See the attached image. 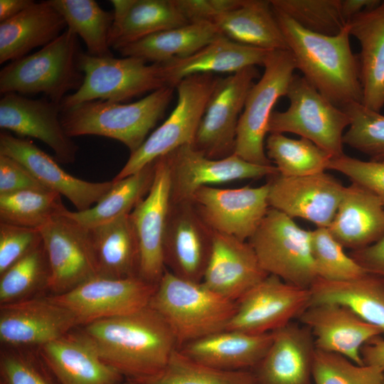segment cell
Returning a JSON list of instances; mask_svg holds the SVG:
<instances>
[{"mask_svg":"<svg viewBox=\"0 0 384 384\" xmlns=\"http://www.w3.org/2000/svg\"><path fill=\"white\" fill-rule=\"evenodd\" d=\"M349 33L361 45L358 55L362 104L375 112L384 107V1L351 18Z\"/></svg>","mask_w":384,"mask_h":384,"instance_id":"f546056e","label":"cell"},{"mask_svg":"<svg viewBox=\"0 0 384 384\" xmlns=\"http://www.w3.org/2000/svg\"><path fill=\"white\" fill-rule=\"evenodd\" d=\"M312 380L314 384H384V373L377 367L358 365L341 354L316 348Z\"/></svg>","mask_w":384,"mask_h":384,"instance_id":"bcb514c9","label":"cell"},{"mask_svg":"<svg viewBox=\"0 0 384 384\" xmlns=\"http://www.w3.org/2000/svg\"><path fill=\"white\" fill-rule=\"evenodd\" d=\"M328 229L343 247H366L384 235V206L371 192L351 183L345 186Z\"/></svg>","mask_w":384,"mask_h":384,"instance_id":"83f0119b","label":"cell"},{"mask_svg":"<svg viewBox=\"0 0 384 384\" xmlns=\"http://www.w3.org/2000/svg\"><path fill=\"white\" fill-rule=\"evenodd\" d=\"M380 0H341V10L343 18L348 22L356 15L380 3Z\"/></svg>","mask_w":384,"mask_h":384,"instance_id":"11a10c76","label":"cell"},{"mask_svg":"<svg viewBox=\"0 0 384 384\" xmlns=\"http://www.w3.org/2000/svg\"><path fill=\"white\" fill-rule=\"evenodd\" d=\"M28 190H48L20 162L0 154V195Z\"/></svg>","mask_w":384,"mask_h":384,"instance_id":"f907efd6","label":"cell"},{"mask_svg":"<svg viewBox=\"0 0 384 384\" xmlns=\"http://www.w3.org/2000/svg\"><path fill=\"white\" fill-rule=\"evenodd\" d=\"M244 0H174L188 23L212 21L218 16L239 7Z\"/></svg>","mask_w":384,"mask_h":384,"instance_id":"816d5d0a","label":"cell"},{"mask_svg":"<svg viewBox=\"0 0 384 384\" xmlns=\"http://www.w3.org/2000/svg\"><path fill=\"white\" fill-rule=\"evenodd\" d=\"M60 112V104L46 97L34 100L8 93L0 100V127L41 141L54 151L58 161L71 164L78 147L65 132Z\"/></svg>","mask_w":384,"mask_h":384,"instance_id":"44dd1931","label":"cell"},{"mask_svg":"<svg viewBox=\"0 0 384 384\" xmlns=\"http://www.w3.org/2000/svg\"><path fill=\"white\" fill-rule=\"evenodd\" d=\"M81 51L78 36L66 28L37 52L4 66L0 71L1 94L43 93L60 104L69 92L77 91L83 83L85 75L78 63Z\"/></svg>","mask_w":384,"mask_h":384,"instance_id":"5b68a950","label":"cell"},{"mask_svg":"<svg viewBox=\"0 0 384 384\" xmlns=\"http://www.w3.org/2000/svg\"><path fill=\"white\" fill-rule=\"evenodd\" d=\"M269 185L236 188L203 186L192 201L214 232L247 241L267 210Z\"/></svg>","mask_w":384,"mask_h":384,"instance_id":"e0dca14e","label":"cell"},{"mask_svg":"<svg viewBox=\"0 0 384 384\" xmlns=\"http://www.w3.org/2000/svg\"><path fill=\"white\" fill-rule=\"evenodd\" d=\"M114 21L110 33L111 48H119L143 38L188 22L174 0H112Z\"/></svg>","mask_w":384,"mask_h":384,"instance_id":"1f68e13d","label":"cell"},{"mask_svg":"<svg viewBox=\"0 0 384 384\" xmlns=\"http://www.w3.org/2000/svg\"><path fill=\"white\" fill-rule=\"evenodd\" d=\"M286 96L289 106L284 112H272L269 133H294L311 141L332 158L343 156V132L351 122L347 113L299 75H294Z\"/></svg>","mask_w":384,"mask_h":384,"instance_id":"ba28073f","label":"cell"},{"mask_svg":"<svg viewBox=\"0 0 384 384\" xmlns=\"http://www.w3.org/2000/svg\"><path fill=\"white\" fill-rule=\"evenodd\" d=\"M367 272L384 277V235L375 243L348 254Z\"/></svg>","mask_w":384,"mask_h":384,"instance_id":"f5cc1de1","label":"cell"},{"mask_svg":"<svg viewBox=\"0 0 384 384\" xmlns=\"http://www.w3.org/2000/svg\"><path fill=\"white\" fill-rule=\"evenodd\" d=\"M212 22L225 37L267 51L289 50L270 1L244 0Z\"/></svg>","mask_w":384,"mask_h":384,"instance_id":"d6a6232c","label":"cell"},{"mask_svg":"<svg viewBox=\"0 0 384 384\" xmlns=\"http://www.w3.org/2000/svg\"><path fill=\"white\" fill-rule=\"evenodd\" d=\"M60 384H121L122 375L100 356L80 329L36 348Z\"/></svg>","mask_w":384,"mask_h":384,"instance_id":"cb8c5ba5","label":"cell"},{"mask_svg":"<svg viewBox=\"0 0 384 384\" xmlns=\"http://www.w3.org/2000/svg\"><path fill=\"white\" fill-rule=\"evenodd\" d=\"M258 76L257 68L250 66L219 78L193 142L195 149L214 159L233 154L240 117Z\"/></svg>","mask_w":384,"mask_h":384,"instance_id":"7c38bea8","label":"cell"},{"mask_svg":"<svg viewBox=\"0 0 384 384\" xmlns=\"http://www.w3.org/2000/svg\"><path fill=\"white\" fill-rule=\"evenodd\" d=\"M174 87L166 86L131 103L96 100L61 109L60 120L70 137L97 135L117 140L130 154L137 151L164 116Z\"/></svg>","mask_w":384,"mask_h":384,"instance_id":"3957f363","label":"cell"},{"mask_svg":"<svg viewBox=\"0 0 384 384\" xmlns=\"http://www.w3.org/2000/svg\"><path fill=\"white\" fill-rule=\"evenodd\" d=\"M65 212L39 229L50 267L47 286L49 295L65 293L97 276L89 228Z\"/></svg>","mask_w":384,"mask_h":384,"instance_id":"8fae6325","label":"cell"},{"mask_svg":"<svg viewBox=\"0 0 384 384\" xmlns=\"http://www.w3.org/2000/svg\"><path fill=\"white\" fill-rule=\"evenodd\" d=\"M351 122L343 142L370 160L384 159V115L362 103L353 102L343 108Z\"/></svg>","mask_w":384,"mask_h":384,"instance_id":"f6af8a7d","label":"cell"},{"mask_svg":"<svg viewBox=\"0 0 384 384\" xmlns=\"http://www.w3.org/2000/svg\"><path fill=\"white\" fill-rule=\"evenodd\" d=\"M267 275L248 241L215 232L211 255L202 280L206 286L237 302Z\"/></svg>","mask_w":384,"mask_h":384,"instance_id":"484cf974","label":"cell"},{"mask_svg":"<svg viewBox=\"0 0 384 384\" xmlns=\"http://www.w3.org/2000/svg\"><path fill=\"white\" fill-rule=\"evenodd\" d=\"M149 305L169 326L179 348L225 330L237 302L215 293L202 282L181 279L166 269Z\"/></svg>","mask_w":384,"mask_h":384,"instance_id":"277c9868","label":"cell"},{"mask_svg":"<svg viewBox=\"0 0 384 384\" xmlns=\"http://www.w3.org/2000/svg\"><path fill=\"white\" fill-rule=\"evenodd\" d=\"M262 269L287 283L309 289L317 279L311 248V230L270 208L247 240Z\"/></svg>","mask_w":384,"mask_h":384,"instance_id":"30bf717a","label":"cell"},{"mask_svg":"<svg viewBox=\"0 0 384 384\" xmlns=\"http://www.w3.org/2000/svg\"><path fill=\"white\" fill-rule=\"evenodd\" d=\"M170 194V171L164 155L155 160L154 178L148 194L129 214L139 245L138 276L154 284L166 269L163 245Z\"/></svg>","mask_w":384,"mask_h":384,"instance_id":"d6986e66","label":"cell"},{"mask_svg":"<svg viewBox=\"0 0 384 384\" xmlns=\"http://www.w3.org/2000/svg\"><path fill=\"white\" fill-rule=\"evenodd\" d=\"M272 334L267 351L252 369L256 384H311L316 346L311 330L292 321Z\"/></svg>","mask_w":384,"mask_h":384,"instance_id":"d4e9b609","label":"cell"},{"mask_svg":"<svg viewBox=\"0 0 384 384\" xmlns=\"http://www.w3.org/2000/svg\"><path fill=\"white\" fill-rule=\"evenodd\" d=\"M156 286L139 277L112 279L96 276L69 292L47 296L71 311L78 326H83L143 309L149 305Z\"/></svg>","mask_w":384,"mask_h":384,"instance_id":"4fadbf2b","label":"cell"},{"mask_svg":"<svg viewBox=\"0 0 384 384\" xmlns=\"http://www.w3.org/2000/svg\"><path fill=\"white\" fill-rule=\"evenodd\" d=\"M33 2V0H0V23L18 14Z\"/></svg>","mask_w":384,"mask_h":384,"instance_id":"9f6ffc18","label":"cell"},{"mask_svg":"<svg viewBox=\"0 0 384 384\" xmlns=\"http://www.w3.org/2000/svg\"><path fill=\"white\" fill-rule=\"evenodd\" d=\"M121 384H140L137 382L125 379Z\"/></svg>","mask_w":384,"mask_h":384,"instance_id":"6f0895ef","label":"cell"},{"mask_svg":"<svg viewBox=\"0 0 384 384\" xmlns=\"http://www.w3.org/2000/svg\"><path fill=\"white\" fill-rule=\"evenodd\" d=\"M260 79L251 87L240 117L234 154L255 164L273 165L265 151V137L277 101L286 96L296 69L289 50L270 51Z\"/></svg>","mask_w":384,"mask_h":384,"instance_id":"9c48e42d","label":"cell"},{"mask_svg":"<svg viewBox=\"0 0 384 384\" xmlns=\"http://www.w3.org/2000/svg\"><path fill=\"white\" fill-rule=\"evenodd\" d=\"M78 63L83 83L63 100L61 109L96 100L123 103L167 86L161 64L149 65L141 58H98L82 50Z\"/></svg>","mask_w":384,"mask_h":384,"instance_id":"8992f818","label":"cell"},{"mask_svg":"<svg viewBox=\"0 0 384 384\" xmlns=\"http://www.w3.org/2000/svg\"><path fill=\"white\" fill-rule=\"evenodd\" d=\"M170 171V203L192 201L203 186L242 179H257L279 174L276 166L250 163L235 154L210 159L192 144L178 147L165 155Z\"/></svg>","mask_w":384,"mask_h":384,"instance_id":"5bb4252c","label":"cell"},{"mask_svg":"<svg viewBox=\"0 0 384 384\" xmlns=\"http://www.w3.org/2000/svg\"><path fill=\"white\" fill-rule=\"evenodd\" d=\"M67 27L61 14L47 1L33 2L15 16L0 23V63L45 46Z\"/></svg>","mask_w":384,"mask_h":384,"instance_id":"4dcf8cb0","label":"cell"},{"mask_svg":"<svg viewBox=\"0 0 384 384\" xmlns=\"http://www.w3.org/2000/svg\"><path fill=\"white\" fill-rule=\"evenodd\" d=\"M298 319L311 331L316 349L341 354L363 365L361 348L383 331L348 307L336 303L311 304Z\"/></svg>","mask_w":384,"mask_h":384,"instance_id":"603a6c76","label":"cell"},{"mask_svg":"<svg viewBox=\"0 0 384 384\" xmlns=\"http://www.w3.org/2000/svg\"><path fill=\"white\" fill-rule=\"evenodd\" d=\"M266 154L279 175L299 177L325 172L332 156L311 141L292 139L279 133H269Z\"/></svg>","mask_w":384,"mask_h":384,"instance_id":"f35d334b","label":"cell"},{"mask_svg":"<svg viewBox=\"0 0 384 384\" xmlns=\"http://www.w3.org/2000/svg\"><path fill=\"white\" fill-rule=\"evenodd\" d=\"M63 17L67 28L80 36L87 53L95 57H113L109 45L113 12L104 10L94 0H48Z\"/></svg>","mask_w":384,"mask_h":384,"instance_id":"74e56055","label":"cell"},{"mask_svg":"<svg viewBox=\"0 0 384 384\" xmlns=\"http://www.w3.org/2000/svg\"><path fill=\"white\" fill-rule=\"evenodd\" d=\"M220 36L212 21L188 23L149 35L117 51L124 57L159 63L187 57Z\"/></svg>","mask_w":384,"mask_h":384,"instance_id":"d590c367","label":"cell"},{"mask_svg":"<svg viewBox=\"0 0 384 384\" xmlns=\"http://www.w3.org/2000/svg\"><path fill=\"white\" fill-rule=\"evenodd\" d=\"M328 169L347 176L375 195L384 206V159L364 161L346 155L332 158Z\"/></svg>","mask_w":384,"mask_h":384,"instance_id":"c3c4849f","label":"cell"},{"mask_svg":"<svg viewBox=\"0 0 384 384\" xmlns=\"http://www.w3.org/2000/svg\"><path fill=\"white\" fill-rule=\"evenodd\" d=\"M309 291L311 304L336 303L346 306L364 321L378 326L384 334V277L368 272L345 282L317 277Z\"/></svg>","mask_w":384,"mask_h":384,"instance_id":"e575fe53","label":"cell"},{"mask_svg":"<svg viewBox=\"0 0 384 384\" xmlns=\"http://www.w3.org/2000/svg\"><path fill=\"white\" fill-rule=\"evenodd\" d=\"M0 384H60L36 348L2 347Z\"/></svg>","mask_w":384,"mask_h":384,"instance_id":"7dc6e473","label":"cell"},{"mask_svg":"<svg viewBox=\"0 0 384 384\" xmlns=\"http://www.w3.org/2000/svg\"><path fill=\"white\" fill-rule=\"evenodd\" d=\"M269 52L220 36L187 57L159 63L166 85L175 88L180 81L191 75L233 74L247 67L263 66Z\"/></svg>","mask_w":384,"mask_h":384,"instance_id":"4316f807","label":"cell"},{"mask_svg":"<svg viewBox=\"0 0 384 384\" xmlns=\"http://www.w3.org/2000/svg\"><path fill=\"white\" fill-rule=\"evenodd\" d=\"M281 11L303 28L311 32L335 36L346 25L341 0H271Z\"/></svg>","mask_w":384,"mask_h":384,"instance_id":"ee69618b","label":"cell"},{"mask_svg":"<svg viewBox=\"0 0 384 384\" xmlns=\"http://www.w3.org/2000/svg\"><path fill=\"white\" fill-rule=\"evenodd\" d=\"M154 175L155 160L127 177L113 178L111 189L90 208L82 211L66 210L65 214L87 228L129 215L148 194Z\"/></svg>","mask_w":384,"mask_h":384,"instance_id":"8d00e7d4","label":"cell"},{"mask_svg":"<svg viewBox=\"0 0 384 384\" xmlns=\"http://www.w3.org/2000/svg\"><path fill=\"white\" fill-rule=\"evenodd\" d=\"M364 364L377 367L384 373V339L375 338L361 348Z\"/></svg>","mask_w":384,"mask_h":384,"instance_id":"db71d44e","label":"cell"},{"mask_svg":"<svg viewBox=\"0 0 384 384\" xmlns=\"http://www.w3.org/2000/svg\"><path fill=\"white\" fill-rule=\"evenodd\" d=\"M89 230L97 276L112 279L139 277V245L129 214Z\"/></svg>","mask_w":384,"mask_h":384,"instance_id":"836d02e7","label":"cell"},{"mask_svg":"<svg viewBox=\"0 0 384 384\" xmlns=\"http://www.w3.org/2000/svg\"><path fill=\"white\" fill-rule=\"evenodd\" d=\"M81 330L100 358L131 380L159 373L178 348L169 326L149 305L131 314L91 322Z\"/></svg>","mask_w":384,"mask_h":384,"instance_id":"6da1fadb","label":"cell"},{"mask_svg":"<svg viewBox=\"0 0 384 384\" xmlns=\"http://www.w3.org/2000/svg\"><path fill=\"white\" fill-rule=\"evenodd\" d=\"M272 8L296 69L303 77L341 109L353 102L362 103L359 63L351 48L347 23L335 36L318 34L303 28L284 13Z\"/></svg>","mask_w":384,"mask_h":384,"instance_id":"7a4b0ae2","label":"cell"},{"mask_svg":"<svg viewBox=\"0 0 384 384\" xmlns=\"http://www.w3.org/2000/svg\"><path fill=\"white\" fill-rule=\"evenodd\" d=\"M237 302L228 330L250 334L274 331L292 322L311 304L309 289L269 274Z\"/></svg>","mask_w":384,"mask_h":384,"instance_id":"9a60e30c","label":"cell"},{"mask_svg":"<svg viewBox=\"0 0 384 384\" xmlns=\"http://www.w3.org/2000/svg\"><path fill=\"white\" fill-rule=\"evenodd\" d=\"M268 202L292 219L299 218L317 228H328L337 211L345 186L325 172L314 175L270 176Z\"/></svg>","mask_w":384,"mask_h":384,"instance_id":"ffe728a7","label":"cell"},{"mask_svg":"<svg viewBox=\"0 0 384 384\" xmlns=\"http://www.w3.org/2000/svg\"><path fill=\"white\" fill-rule=\"evenodd\" d=\"M67 208L61 196L50 190L0 195V222L40 229Z\"/></svg>","mask_w":384,"mask_h":384,"instance_id":"60d3db41","label":"cell"},{"mask_svg":"<svg viewBox=\"0 0 384 384\" xmlns=\"http://www.w3.org/2000/svg\"><path fill=\"white\" fill-rule=\"evenodd\" d=\"M78 326L74 314L48 296L0 305L2 347L38 348Z\"/></svg>","mask_w":384,"mask_h":384,"instance_id":"ac0fdd59","label":"cell"},{"mask_svg":"<svg viewBox=\"0 0 384 384\" xmlns=\"http://www.w3.org/2000/svg\"><path fill=\"white\" fill-rule=\"evenodd\" d=\"M311 248L317 277L330 282L351 281L367 272L348 254L332 236L328 228L311 230Z\"/></svg>","mask_w":384,"mask_h":384,"instance_id":"7bdbcfd3","label":"cell"},{"mask_svg":"<svg viewBox=\"0 0 384 384\" xmlns=\"http://www.w3.org/2000/svg\"><path fill=\"white\" fill-rule=\"evenodd\" d=\"M0 154L20 162L45 188L67 198L77 211L92 207L114 183L113 179L90 182L76 178L65 171L32 141L14 137L5 131L0 134Z\"/></svg>","mask_w":384,"mask_h":384,"instance_id":"7402d4cb","label":"cell"},{"mask_svg":"<svg viewBox=\"0 0 384 384\" xmlns=\"http://www.w3.org/2000/svg\"><path fill=\"white\" fill-rule=\"evenodd\" d=\"M42 242L38 229L0 222V274Z\"/></svg>","mask_w":384,"mask_h":384,"instance_id":"681fc988","label":"cell"},{"mask_svg":"<svg viewBox=\"0 0 384 384\" xmlns=\"http://www.w3.org/2000/svg\"><path fill=\"white\" fill-rule=\"evenodd\" d=\"M214 233L192 201L170 203L163 245L166 270L181 279L201 282Z\"/></svg>","mask_w":384,"mask_h":384,"instance_id":"2e32d148","label":"cell"},{"mask_svg":"<svg viewBox=\"0 0 384 384\" xmlns=\"http://www.w3.org/2000/svg\"><path fill=\"white\" fill-rule=\"evenodd\" d=\"M272 332L250 334L223 330L189 342L178 349L202 363L227 370H252L263 358Z\"/></svg>","mask_w":384,"mask_h":384,"instance_id":"f1b7e54d","label":"cell"},{"mask_svg":"<svg viewBox=\"0 0 384 384\" xmlns=\"http://www.w3.org/2000/svg\"><path fill=\"white\" fill-rule=\"evenodd\" d=\"M132 381L140 384H256L252 370L217 368L188 357L178 348L159 373Z\"/></svg>","mask_w":384,"mask_h":384,"instance_id":"ab89813d","label":"cell"},{"mask_svg":"<svg viewBox=\"0 0 384 384\" xmlns=\"http://www.w3.org/2000/svg\"><path fill=\"white\" fill-rule=\"evenodd\" d=\"M220 77L198 74L176 86L177 103L168 118L130 156L114 178L120 180L180 146L192 144L208 101Z\"/></svg>","mask_w":384,"mask_h":384,"instance_id":"52a82bcc","label":"cell"},{"mask_svg":"<svg viewBox=\"0 0 384 384\" xmlns=\"http://www.w3.org/2000/svg\"><path fill=\"white\" fill-rule=\"evenodd\" d=\"M50 267L43 242L0 274V304L19 302L47 292Z\"/></svg>","mask_w":384,"mask_h":384,"instance_id":"b9f144b4","label":"cell"}]
</instances>
